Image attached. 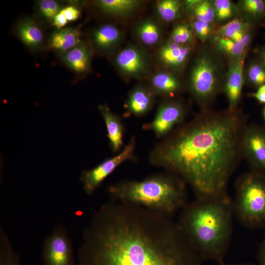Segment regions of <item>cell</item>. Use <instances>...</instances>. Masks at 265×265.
Here are the masks:
<instances>
[{"instance_id":"25","label":"cell","mask_w":265,"mask_h":265,"mask_svg":"<svg viewBox=\"0 0 265 265\" xmlns=\"http://www.w3.org/2000/svg\"><path fill=\"white\" fill-rule=\"evenodd\" d=\"M183 2L185 13L190 19L216 24L212 0H186Z\"/></svg>"},{"instance_id":"20","label":"cell","mask_w":265,"mask_h":265,"mask_svg":"<svg viewBox=\"0 0 265 265\" xmlns=\"http://www.w3.org/2000/svg\"><path fill=\"white\" fill-rule=\"evenodd\" d=\"M93 50L91 45L82 41L75 48L58 56L73 71L78 74H84L91 68Z\"/></svg>"},{"instance_id":"24","label":"cell","mask_w":265,"mask_h":265,"mask_svg":"<svg viewBox=\"0 0 265 265\" xmlns=\"http://www.w3.org/2000/svg\"><path fill=\"white\" fill-rule=\"evenodd\" d=\"M238 17L254 26L265 21V0H240Z\"/></svg>"},{"instance_id":"28","label":"cell","mask_w":265,"mask_h":265,"mask_svg":"<svg viewBox=\"0 0 265 265\" xmlns=\"http://www.w3.org/2000/svg\"><path fill=\"white\" fill-rule=\"evenodd\" d=\"M245 83L258 88L265 85V63L258 58L252 59L245 65Z\"/></svg>"},{"instance_id":"10","label":"cell","mask_w":265,"mask_h":265,"mask_svg":"<svg viewBox=\"0 0 265 265\" xmlns=\"http://www.w3.org/2000/svg\"><path fill=\"white\" fill-rule=\"evenodd\" d=\"M113 63L120 75L127 79L142 80L150 71L151 60L148 53L140 46L128 45L117 51Z\"/></svg>"},{"instance_id":"17","label":"cell","mask_w":265,"mask_h":265,"mask_svg":"<svg viewBox=\"0 0 265 265\" xmlns=\"http://www.w3.org/2000/svg\"><path fill=\"white\" fill-rule=\"evenodd\" d=\"M254 27L238 17L218 27L213 34L228 38L248 50L254 37Z\"/></svg>"},{"instance_id":"1","label":"cell","mask_w":265,"mask_h":265,"mask_svg":"<svg viewBox=\"0 0 265 265\" xmlns=\"http://www.w3.org/2000/svg\"><path fill=\"white\" fill-rule=\"evenodd\" d=\"M78 265H202L171 217L110 200L91 215L78 250Z\"/></svg>"},{"instance_id":"18","label":"cell","mask_w":265,"mask_h":265,"mask_svg":"<svg viewBox=\"0 0 265 265\" xmlns=\"http://www.w3.org/2000/svg\"><path fill=\"white\" fill-rule=\"evenodd\" d=\"M15 33L21 42L30 50H41L45 46L43 29L33 18L28 17L20 20L15 25Z\"/></svg>"},{"instance_id":"8","label":"cell","mask_w":265,"mask_h":265,"mask_svg":"<svg viewBox=\"0 0 265 265\" xmlns=\"http://www.w3.org/2000/svg\"><path fill=\"white\" fill-rule=\"evenodd\" d=\"M135 146L136 139L132 136L128 143L116 156L105 159L91 169L83 170L80 180L84 192L87 195H92L120 165L128 160H135Z\"/></svg>"},{"instance_id":"5","label":"cell","mask_w":265,"mask_h":265,"mask_svg":"<svg viewBox=\"0 0 265 265\" xmlns=\"http://www.w3.org/2000/svg\"><path fill=\"white\" fill-rule=\"evenodd\" d=\"M204 44L192 61L186 84L200 110L211 108L217 96L222 92L226 72L222 56L210 44Z\"/></svg>"},{"instance_id":"31","label":"cell","mask_w":265,"mask_h":265,"mask_svg":"<svg viewBox=\"0 0 265 265\" xmlns=\"http://www.w3.org/2000/svg\"><path fill=\"white\" fill-rule=\"evenodd\" d=\"M0 265H22L6 232L0 228Z\"/></svg>"},{"instance_id":"14","label":"cell","mask_w":265,"mask_h":265,"mask_svg":"<svg viewBox=\"0 0 265 265\" xmlns=\"http://www.w3.org/2000/svg\"><path fill=\"white\" fill-rule=\"evenodd\" d=\"M124 38L123 30L112 23H104L96 27L91 36V46L99 53L109 55L116 52Z\"/></svg>"},{"instance_id":"27","label":"cell","mask_w":265,"mask_h":265,"mask_svg":"<svg viewBox=\"0 0 265 265\" xmlns=\"http://www.w3.org/2000/svg\"><path fill=\"white\" fill-rule=\"evenodd\" d=\"M155 7L157 16L167 23L180 20L186 14L184 2L179 0H157Z\"/></svg>"},{"instance_id":"3","label":"cell","mask_w":265,"mask_h":265,"mask_svg":"<svg viewBox=\"0 0 265 265\" xmlns=\"http://www.w3.org/2000/svg\"><path fill=\"white\" fill-rule=\"evenodd\" d=\"M180 212L178 224L202 260L224 264L234 216L228 193L196 198Z\"/></svg>"},{"instance_id":"35","label":"cell","mask_w":265,"mask_h":265,"mask_svg":"<svg viewBox=\"0 0 265 265\" xmlns=\"http://www.w3.org/2000/svg\"><path fill=\"white\" fill-rule=\"evenodd\" d=\"M249 96L260 103L265 104V85L258 87L255 92L250 93Z\"/></svg>"},{"instance_id":"30","label":"cell","mask_w":265,"mask_h":265,"mask_svg":"<svg viewBox=\"0 0 265 265\" xmlns=\"http://www.w3.org/2000/svg\"><path fill=\"white\" fill-rule=\"evenodd\" d=\"M196 38L190 23L183 22L173 26L168 39L180 45H195Z\"/></svg>"},{"instance_id":"4","label":"cell","mask_w":265,"mask_h":265,"mask_svg":"<svg viewBox=\"0 0 265 265\" xmlns=\"http://www.w3.org/2000/svg\"><path fill=\"white\" fill-rule=\"evenodd\" d=\"M186 183L166 172L140 180H125L109 186L110 200L131 204L171 216L187 203Z\"/></svg>"},{"instance_id":"36","label":"cell","mask_w":265,"mask_h":265,"mask_svg":"<svg viewBox=\"0 0 265 265\" xmlns=\"http://www.w3.org/2000/svg\"><path fill=\"white\" fill-rule=\"evenodd\" d=\"M258 259L260 265H265V238L263 240L259 248Z\"/></svg>"},{"instance_id":"2","label":"cell","mask_w":265,"mask_h":265,"mask_svg":"<svg viewBox=\"0 0 265 265\" xmlns=\"http://www.w3.org/2000/svg\"><path fill=\"white\" fill-rule=\"evenodd\" d=\"M248 115L234 110H200L154 147L150 163L181 177L196 198L227 192L242 159L241 144Z\"/></svg>"},{"instance_id":"9","label":"cell","mask_w":265,"mask_h":265,"mask_svg":"<svg viewBox=\"0 0 265 265\" xmlns=\"http://www.w3.org/2000/svg\"><path fill=\"white\" fill-rule=\"evenodd\" d=\"M41 258L45 265H75L72 240L63 224L56 225L46 237Z\"/></svg>"},{"instance_id":"19","label":"cell","mask_w":265,"mask_h":265,"mask_svg":"<svg viewBox=\"0 0 265 265\" xmlns=\"http://www.w3.org/2000/svg\"><path fill=\"white\" fill-rule=\"evenodd\" d=\"M98 109L106 124L107 136L111 150L114 153H118L125 146L123 143L124 125L123 121L121 117L113 112L106 104L99 105Z\"/></svg>"},{"instance_id":"7","label":"cell","mask_w":265,"mask_h":265,"mask_svg":"<svg viewBox=\"0 0 265 265\" xmlns=\"http://www.w3.org/2000/svg\"><path fill=\"white\" fill-rule=\"evenodd\" d=\"M189 108L178 98L164 99L159 106L153 119L143 125V129L153 132L159 138H163L184 123Z\"/></svg>"},{"instance_id":"23","label":"cell","mask_w":265,"mask_h":265,"mask_svg":"<svg viewBox=\"0 0 265 265\" xmlns=\"http://www.w3.org/2000/svg\"><path fill=\"white\" fill-rule=\"evenodd\" d=\"M95 6L103 13L116 17H127L141 7L143 1L139 0H98Z\"/></svg>"},{"instance_id":"6","label":"cell","mask_w":265,"mask_h":265,"mask_svg":"<svg viewBox=\"0 0 265 265\" xmlns=\"http://www.w3.org/2000/svg\"><path fill=\"white\" fill-rule=\"evenodd\" d=\"M234 216L250 229L265 227V176L250 170L235 182Z\"/></svg>"},{"instance_id":"13","label":"cell","mask_w":265,"mask_h":265,"mask_svg":"<svg viewBox=\"0 0 265 265\" xmlns=\"http://www.w3.org/2000/svg\"><path fill=\"white\" fill-rule=\"evenodd\" d=\"M246 56L228 60L222 92L228 101L227 109L238 108L245 83L244 69Z\"/></svg>"},{"instance_id":"39","label":"cell","mask_w":265,"mask_h":265,"mask_svg":"<svg viewBox=\"0 0 265 265\" xmlns=\"http://www.w3.org/2000/svg\"><path fill=\"white\" fill-rule=\"evenodd\" d=\"M263 118H264V121H265V106L263 109Z\"/></svg>"},{"instance_id":"32","label":"cell","mask_w":265,"mask_h":265,"mask_svg":"<svg viewBox=\"0 0 265 265\" xmlns=\"http://www.w3.org/2000/svg\"><path fill=\"white\" fill-rule=\"evenodd\" d=\"M64 6L55 0H40L36 3V10L38 16L47 24L52 25L56 15Z\"/></svg>"},{"instance_id":"11","label":"cell","mask_w":265,"mask_h":265,"mask_svg":"<svg viewBox=\"0 0 265 265\" xmlns=\"http://www.w3.org/2000/svg\"><path fill=\"white\" fill-rule=\"evenodd\" d=\"M242 159L250 170L265 176V128L256 124L246 127L242 137Z\"/></svg>"},{"instance_id":"12","label":"cell","mask_w":265,"mask_h":265,"mask_svg":"<svg viewBox=\"0 0 265 265\" xmlns=\"http://www.w3.org/2000/svg\"><path fill=\"white\" fill-rule=\"evenodd\" d=\"M194 46L178 44L168 39L158 48L157 60L163 70L180 76L186 69Z\"/></svg>"},{"instance_id":"15","label":"cell","mask_w":265,"mask_h":265,"mask_svg":"<svg viewBox=\"0 0 265 265\" xmlns=\"http://www.w3.org/2000/svg\"><path fill=\"white\" fill-rule=\"evenodd\" d=\"M156 96L148 84L135 85L129 92L125 104L126 114L135 117L145 115L154 106Z\"/></svg>"},{"instance_id":"33","label":"cell","mask_w":265,"mask_h":265,"mask_svg":"<svg viewBox=\"0 0 265 265\" xmlns=\"http://www.w3.org/2000/svg\"><path fill=\"white\" fill-rule=\"evenodd\" d=\"M196 36L203 44L209 42L218 26L214 23L190 19L189 22Z\"/></svg>"},{"instance_id":"22","label":"cell","mask_w":265,"mask_h":265,"mask_svg":"<svg viewBox=\"0 0 265 265\" xmlns=\"http://www.w3.org/2000/svg\"><path fill=\"white\" fill-rule=\"evenodd\" d=\"M162 29L159 24L152 17L142 19L135 25L133 35L141 46L151 48L158 45L162 38Z\"/></svg>"},{"instance_id":"26","label":"cell","mask_w":265,"mask_h":265,"mask_svg":"<svg viewBox=\"0 0 265 265\" xmlns=\"http://www.w3.org/2000/svg\"><path fill=\"white\" fill-rule=\"evenodd\" d=\"M209 42L215 51L228 60L246 56L247 50L228 38L213 34Z\"/></svg>"},{"instance_id":"38","label":"cell","mask_w":265,"mask_h":265,"mask_svg":"<svg viewBox=\"0 0 265 265\" xmlns=\"http://www.w3.org/2000/svg\"><path fill=\"white\" fill-rule=\"evenodd\" d=\"M220 265H253V264L251 263H244V264H238L226 265L224 263Z\"/></svg>"},{"instance_id":"21","label":"cell","mask_w":265,"mask_h":265,"mask_svg":"<svg viewBox=\"0 0 265 265\" xmlns=\"http://www.w3.org/2000/svg\"><path fill=\"white\" fill-rule=\"evenodd\" d=\"M81 34L80 29L77 27L66 26L55 29L49 37L48 46L59 55L81 43Z\"/></svg>"},{"instance_id":"37","label":"cell","mask_w":265,"mask_h":265,"mask_svg":"<svg viewBox=\"0 0 265 265\" xmlns=\"http://www.w3.org/2000/svg\"><path fill=\"white\" fill-rule=\"evenodd\" d=\"M258 58L265 63V46L259 51Z\"/></svg>"},{"instance_id":"29","label":"cell","mask_w":265,"mask_h":265,"mask_svg":"<svg viewBox=\"0 0 265 265\" xmlns=\"http://www.w3.org/2000/svg\"><path fill=\"white\" fill-rule=\"evenodd\" d=\"M216 25L222 26L238 17L237 4L231 0H212Z\"/></svg>"},{"instance_id":"34","label":"cell","mask_w":265,"mask_h":265,"mask_svg":"<svg viewBox=\"0 0 265 265\" xmlns=\"http://www.w3.org/2000/svg\"><path fill=\"white\" fill-rule=\"evenodd\" d=\"M60 11L68 23L78 20L81 14L80 7L78 5L73 3L64 6Z\"/></svg>"},{"instance_id":"16","label":"cell","mask_w":265,"mask_h":265,"mask_svg":"<svg viewBox=\"0 0 265 265\" xmlns=\"http://www.w3.org/2000/svg\"><path fill=\"white\" fill-rule=\"evenodd\" d=\"M148 85L157 96L164 99L176 97L185 87L179 75L164 70L154 73L149 77Z\"/></svg>"}]
</instances>
